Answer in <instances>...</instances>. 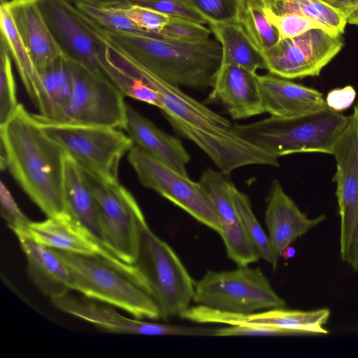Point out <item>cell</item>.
Segmentation results:
<instances>
[{
    "mask_svg": "<svg viewBox=\"0 0 358 358\" xmlns=\"http://www.w3.org/2000/svg\"><path fill=\"white\" fill-rule=\"evenodd\" d=\"M116 66L127 74L139 78L159 94L160 109L172 128L192 141L226 174L248 165L278 166V158L237 134L234 124L180 87L169 84L124 57L116 54Z\"/></svg>",
    "mask_w": 358,
    "mask_h": 358,
    "instance_id": "6da1fadb",
    "label": "cell"
},
{
    "mask_svg": "<svg viewBox=\"0 0 358 358\" xmlns=\"http://www.w3.org/2000/svg\"><path fill=\"white\" fill-rule=\"evenodd\" d=\"M0 138L1 170H9L48 217L66 213L64 149L45 133L34 115L21 103L0 126Z\"/></svg>",
    "mask_w": 358,
    "mask_h": 358,
    "instance_id": "7a4b0ae2",
    "label": "cell"
},
{
    "mask_svg": "<svg viewBox=\"0 0 358 358\" xmlns=\"http://www.w3.org/2000/svg\"><path fill=\"white\" fill-rule=\"evenodd\" d=\"M87 21L111 51L180 87L199 90L210 87L222 63V48L217 40L184 42L162 36L108 30L87 17Z\"/></svg>",
    "mask_w": 358,
    "mask_h": 358,
    "instance_id": "3957f363",
    "label": "cell"
},
{
    "mask_svg": "<svg viewBox=\"0 0 358 358\" xmlns=\"http://www.w3.org/2000/svg\"><path fill=\"white\" fill-rule=\"evenodd\" d=\"M55 250L69 269L72 289L137 319H161L157 303L133 264L111 252L80 254Z\"/></svg>",
    "mask_w": 358,
    "mask_h": 358,
    "instance_id": "277c9868",
    "label": "cell"
},
{
    "mask_svg": "<svg viewBox=\"0 0 358 358\" xmlns=\"http://www.w3.org/2000/svg\"><path fill=\"white\" fill-rule=\"evenodd\" d=\"M349 120V116L327 107L290 118L270 116L234 128L242 138L278 158L301 152L333 155Z\"/></svg>",
    "mask_w": 358,
    "mask_h": 358,
    "instance_id": "5b68a950",
    "label": "cell"
},
{
    "mask_svg": "<svg viewBox=\"0 0 358 358\" xmlns=\"http://www.w3.org/2000/svg\"><path fill=\"white\" fill-rule=\"evenodd\" d=\"M146 282L161 319L180 316L193 301L195 282L171 247L148 227L138 223L136 254L132 264Z\"/></svg>",
    "mask_w": 358,
    "mask_h": 358,
    "instance_id": "8992f818",
    "label": "cell"
},
{
    "mask_svg": "<svg viewBox=\"0 0 358 358\" xmlns=\"http://www.w3.org/2000/svg\"><path fill=\"white\" fill-rule=\"evenodd\" d=\"M34 116L82 169L105 181H118L120 160L134 145L129 136L117 128L55 122Z\"/></svg>",
    "mask_w": 358,
    "mask_h": 358,
    "instance_id": "52a82bcc",
    "label": "cell"
},
{
    "mask_svg": "<svg viewBox=\"0 0 358 358\" xmlns=\"http://www.w3.org/2000/svg\"><path fill=\"white\" fill-rule=\"evenodd\" d=\"M193 301L235 315H250L285 305L262 271L248 266L226 271H207L195 282Z\"/></svg>",
    "mask_w": 358,
    "mask_h": 358,
    "instance_id": "ba28073f",
    "label": "cell"
},
{
    "mask_svg": "<svg viewBox=\"0 0 358 358\" xmlns=\"http://www.w3.org/2000/svg\"><path fill=\"white\" fill-rule=\"evenodd\" d=\"M128 161L144 187L153 189L219 234L220 224L215 207L199 182L177 172L136 145L129 151Z\"/></svg>",
    "mask_w": 358,
    "mask_h": 358,
    "instance_id": "9c48e42d",
    "label": "cell"
},
{
    "mask_svg": "<svg viewBox=\"0 0 358 358\" xmlns=\"http://www.w3.org/2000/svg\"><path fill=\"white\" fill-rule=\"evenodd\" d=\"M95 198L106 248L133 264L137 250L138 223L144 217L132 194L118 181H105L82 169Z\"/></svg>",
    "mask_w": 358,
    "mask_h": 358,
    "instance_id": "30bf717a",
    "label": "cell"
},
{
    "mask_svg": "<svg viewBox=\"0 0 358 358\" xmlns=\"http://www.w3.org/2000/svg\"><path fill=\"white\" fill-rule=\"evenodd\" d=\"M38 2L65 60L110 80L106 58L107 47L73 4L68 0Z\"/></svg>",
    "mask_w": 358,
    "mask_h": 358,
    "instance_id": "8fae6325",
    "label": "cell"
},
{
    "mask_svg": "<svg viewBox=\"0 0 358 358\" xmlns=\"http://www.w3.org/2000/svg\"><path fill=\"white\" fill-rule=\"evenodd\" d=\"M347 128L336 143L334 180L341 217L340 253L358 271V119L354 106Z\"/></svg>",
    "mask_w": 358,
    "mask_h": 358,
    "instance_id": "7c38bea8",
    "label": "cell"
},
{
    "mask_svg": "<svg viewBox=\"0 0 358 358\" xmlns=\"http://www.w3.org/2000/svg\"><path fill=\"white\" fill-rule=\"evenodd\" d=\"M71 93L62 122L124 128V95L108 79L66 61Z\"/></svg>",
    "mask_w": 358,
    "mask_h": 358,
    "instance_id": "4fadbf2b",
    "label": "cell"
},
{
    "mask_svg": "<svg viewBox=\"0 0 358 358\" xmlns=\"http://www.w3.org/2000/svg\"><path fill=\"white\" fill-rule=\"evenodd\" d=\"M343 46L341 34L317 28L281 39L262 55L269 73L289 80L303 78L318 76Z\"/></svg>",
    "mask_w": 358,
    "mask_h": 358,
    "instance_id": "5bb4252c",
    "label": "cell"
},
{
    "mask_svg": "<svg viewBox=\"0 0 358 358\" xmlns=\"http://www.w3.org/2000/svg\"><path fill=\"white\" fill-rule=\"evenodd\" d=\"M60 310L87 321L99 329L113 334L145 336H215L217 328L159 324L131 319L113 306L103 305L69 294L51 299Z\"/></svg>",
    "mask_w": 358,
    "mask_h": 358,
    "instance_id": "9a60e30c",
    "label": "cell"
},
{
    "mask_svg": "<svg viewBox=\"0 0 358 358\" xmlns=\"http://www.w3.org/2000/svg\"><path fill=\"white\" fill-rule=\"evenodd\" d=\"M229 174L205 169L199 182L209 195L217 213L220 231L219 234L224 243L229 259L238 266H249L260 257L246 234L230 196Z\"/></svg>",
    "mask_w": 358,
    "mask_h": 358,
    "instance_id": "2e32d148",
    "label": "cell"
},
{
    "mask_svg": "<svg viewBox=\"0 0 358 358\" xmlns=\"http://www.w3.org/2000/svg\"><path fill=\"white\" fill-rule=\"evenodd\" d=\"M329 316L327 308L303 311L280 308L250 315H235L197 305L191 311V318L196 323L268 325L289 329L298 335L328 334L324 326Z\"/></svg>",
    "mask_w": 358,
    "mask_h": 358,
    "instance_id": "e0dca14e",
    "label": "cell"
},
{
    "mask_svg": "<svg viewBox=\"0 0 358 358\" xmlns=\"http://www.w3.org/2000/svg\"><path fill=\"white\" fill-rule=\"evenodd\" d=\"M325 219L324 215L308 218L285 193L278 180H273L268 191L265 211V223L273 254V269L276 268L286 248Z\"/></svg>",
    "mask_w": 358,
    "mask_h": 358,
    "instance_id": "ac0fdd59",
    "label": "cell"
},
{
    "mask_svg": "<svg viewBox=\"0 0 358 358\" xmlns=\"http://www.w3.org/2000/svg\"><path fill=\"white\" fill-rule=\"evenodd\" d=\"M210 87L211 99L218 100L234 120L264 113L257 72L235 64H221Z\"/></svg>",
    "mask_w": 358,
    "mask_h": 358,
    "instance_id": "d6986e66",
    "label": "cell"
},
{
    "mask_svg": "<svg viewBox=\"0 0 358 358\" xmlns=\"http://www.w3.org/2000/svg\"><path fill=\"white\" fill-rule=\"evenodd\" d=\"M6 6L19 36L39 73L64 57L38 0H9L6 1Z\"/></svg>",
    "mask_w": 358,
    "mask_h": 358,
    "instance_id": "ffe728a7",
    "label": "cell"
},
{
    "mask_svg": "<svg viewBox=\"0 0 358 358\" xmlns=\"http://www.w3.org/2000/svg\"><path fill=\"white\" fill-rule=\"evenodd\" d=\"M264 113L271 116L290 118L327 108L323 94L289 79L271 73L259 76Z\"/></svg>",
    "mask_w": 358,
    "mask_h": 358,
    "instance_id": "44dd1931",
    "label": "cell"
},
{
    "mask_svg": "<svg viewBox=\"0 0 358 358\" xmlns=\"http://www.w3.org/2000/svg\"><path fill=\"white\" fill-rule=\"evenodd\" d=\"M27 260L30 278L50 299L64 296L72 289L69 269L57 251L37 242L27 229L13 231Z\"/></svg>",
    "mask_w": 358,
    "mask_h": 358,
    "instance_id": "7402d4cb",
    "label": "cell"
},
{
    "mask_svg": "<svg viewBox=\"0 0 358 358\" xmlns=\"http://www.w3.org/2000/svg\"><path fill=\"white\" fill-rule=\"evenodd\" d=\"M124 129L136 145L177 172L188 176L187 166L191 160L180 140L169 135L127 104Z\"/></svg>",
    "mask_w": 358,
    "mask_h": 358,
    "instance_id": "603a6c76",
    "label": "cell"
},
{
    "mask_svg": "<svg viewBox=\"0 0 358 358\" xmlns=\"http://www.w3.org/2000/svg\"><path fill=\"white\" fill-rule=\"evenodd\" d=\"M64 195L65 213L106 248L95 198L82 168L68 155L64 162Z\"/></svg>",
    "mask_w": 358,
    "mask_h": 358,
    "instance_id": "cb8c5ba5",
    "label": "cell"
},
{
    "mask_svg": "<svg viewBox=\"0 0 358 358\" xmlns=\"http://www.w3.org/2000/svg\"><path fill=\"white\" fill-rule=\"evenodd\" d=\"M27 231L37 242L56 250L80 254L110 252L66 213L31 222Z\"/></svg>",
    "mask_w": 358,
    "mask_h": 358,
    "instance_id": "d4e9b609",
    "label": "cell"
},
{
    "mask_svg": "<svg viewBox=\"0 0 358 358\" xmlns=\"http://www.w3.org/2000/svg\"><path fill=\"white\" fill-rule=\"evenodd\" d=\"M1 38L5 42L15 63L24 86L41 117L50 119L51 103L44 88L41 75L14 25L6 6L1 0L0 6Z\"/></svg>",
    "mask_w": 358,
    "mask_h": 358,
    "instance_id": "484cf974",
    "label": "cell"
},
{
    "mask_svg": "<svg viewBox=\"0 0 358 358\" xmlns=\"http://www.w3.org/2000/svg\"><path fill=\"white\" fill-rule=\"evenodd\" d=\"M209 27L222 48L221 64H235L252 72L266 70L262 52L254 45L241 23Z\"/></svg>",
    "mask_w": 358,
    "mask_h": 358,
    "instance_id": "4316f807",
    "label": "cell"
},
{
    "mask_svg": "<svg viewBox=\"0 0 358 358\" xmlns=\"http://www.w3.org/2000/svg\"><path fill=\"white\" fill-rule=\"evenodd\" d=\"M264 11L275 15L296 14L311 18L331 34L343 33L347 20L324 0H259Z\"/></svg>",
    "mask_w": 358,
    "mask_h": 358,
    "instance_id": "83f0119b",
    "label": "cell"
},
{
    "mask_svg": "<svg viewBox=\"0 0 358 358\" xmlns=\"http://www.w3.org/2000/svg\"><path fill=\"white\" fill-rule=\"evenodd\" d=\"M40 75L51 103V117L45 119L38 115L46 120L62 122L71 93V78L65 59H59Z\"/></svg>",
    "mask_w": 358,
    "mask_h": 358,
    "instance_id": "f1b7e54d",
    "label": "cell"
},
{
    "mask_svg": "<svg viewBox=\"0 0 358 358\" xmlns=\"http://www.w3.org/2000/svg\"><path fill=\"white\" fill-rule=\"evenodd\" d=\"M228 189L241 222L259 257L273 266V254L268 236L255 217L248 196L237 189L231 180Z\"/></svg>",
    "mask_w": 358,
    "mask_h": 358,
    "instance_id": "f546056e",
    "label": "cell"
},
{
    "mask_svg": "<svg viewBox=\"0 0 358 358\" xmlns=\"http://www.w3.org/2000/svg\"><path fill=\"white\" fill-rule=\"evenodd\" d=\"M241 24L262 54L280 41L278 30L267 20L259 0H245Z\"/></svg>",
    "mask_w": 358,
    "mask_h": 358,
    "instance_id": "4dcf8cb0",
    "label": "cell"
},
{
    "mask_svg": "<svg viewBox=\"0 0 358 358\" xmlns=\"http://www.w3.org/2000/svg\"><path fill=\"white\" fill-rule=\"evenodd\" d=\"M120 5L107 6L84 1L73 3L79 12L103 29L161 36L159 34H151L141 30L122 11Z\"/></svg>",
    "mask_w": 358,
    "mask_h": 358,
    "instance_id": "1f68e13d",
    "label": "cell"
},
{
    "mask_svg": "<svg viewBox=\"0 0 358 358\" xmlns=\"http://www.w3.org/2000/svg\"><path fill=\"white\" fill-rule=\"evenodd\" d=\"M201 15L208 25L241 23L245 0H181Z\"/></svg>",
    "mask_w": 358,
    "mask_h": 358,
    "instance_id": "d6a6232c",
    "label": "cell"
},
{
    "mask_svg": "<svg viewBox=\"0 0 358 358\" xmlns=\"http://www.w3.org/2000/svg\"><path fill=\"white\" fill-rule=\"evenodd\" d=\"M110 80L125 96L145 102L159 108L162 107L157 92L139 78L131 76L119 69L106 58Z\"/></svg>",
    "mask_w": 358,
    "mask_h": 358,
    "instance_id": "836d02e7",
    "label": "cell"
},
{
    "mask_svg": "<svg viewBox=\"0 0 358 358\" xmlns=\"http://www.w3.org/2000/svg\"><path fill=\"white\" fill-rule=\"evenodd\" d=\"M0 62V126L16 111V86L12 69V58L5 42L1 38Z\"/></svg>",
    "mask_w": 358,
    "mask_h": 358,
    "instance_id": "e575fe53",
    "label": "cell"
},
{
    "mask_svg": "<svg viewBox=\"0 0 358 358\" xmlns=\"http://www.w3.org/2000/svg\"><path fill=\"white\" fill-rule=\"evenodd\" d=\"M211 33L210 29L203 24L183 18L171 17L159 34L173 40L199 43L209 40Z\"/></svg>",
    "mask_w": 358,
    "mask_h": 358,
    "instance_id": "d590c367",
    "label": "cell"
},
{
    "mask_svg": "<svg viewBox=\"0 0 358 358\" xmlns=\"http://www.w3.org/2000/svg\"><path fill=\"white\" fill-rule=\"evenodd\" d=\"M264 12L269 22L278 30L280 40L298 36L313 29L325 30L322 25L306 16L296 14L275 15L268 11Z\"/></svg>",
    "mask_w": 358,
    "mask_h": 358,
    "instance_id": "8d00e7d4",
    "label": "cell"
},
{
    "mask_svg": "<svg viewBox=\"0 0 358 358\" xmlns=\"http://www.w3.org/2000/svg\"><path fill=\"white\" fill-rule=\"evenodd\" d=\"M122 11L141 30L160 34L170 17L153 9L133 3L120 4Z\"/></svg>",
    "mask_w": 358,
    "mask_h": 358,
    "instance_id": "74e56055",
    "label": "cell"
},
{
    "mask_svg": "<svg viewBox=\"0 0 358 358\" xmlns=\"http://www.w3.org/2000/svg\"><path fill=\"white\" fill-rule=\"evenodd\" d=\"M130 3L145 6L170 17H179L203 24H208L206 19L181 0H128Z\"/></svg>",
    "mask_w": 358,
    "mask_h": 358,
    "instance_id": "f35d334b",
    "label": "cell"
},
{
    "mask_svg": "<svg viewBox=\"0 0 358 358\" xmlns=\"http://www.w3.org/2000/svg\"><path fill=\"white\" fill-rule=\"evenodd\" d=\"M1 214L13 231L27 229L31 221L21 211L7 187L0 182Z\"/></svg>",
    "mask_w": 358,
    "mask_h": 358,
    "instance_id": "ab89813d",
    "label": "cell"
},
{
    "mask_svg": "<svg viewBox=\"0 0 358 358\" xmlns=\"http://www.w3.org/2000/svg\"><path fill=\"white\" fill-rule=\"evenodd\" d=\"M298 335L294 331L277 327L241 324L217 329L216 336H272Z\"/></svg>",
    "mask_w": 358,
    "mask_h": 358,
    "instance_id": "60d3db41",
    "label": "cell"
},
{
    "mask_svg": "<svg viewBox=\"0 0 358 358\" xmlns=\"http://www.w3.org/2000/svg\"><path fill=\"white\" fill-rule=\"evenodd\" d=\"M356 91L351 85L331 90L325 99L327 106L336 111L341 112L348 108L354 102Z\"/></svg>",
    "mask_w": 358,
    "mask_h": 358,
    "instance_id": "b9f144b4",
    "label": "cell"
},
{
    "mask_svg": "<svg viewBox=\"0 0 358 358\" xmlns=\"http://www.w3.org/2000/svg\"><path fill=\"white\" fill-rule=\"evenodd\" d=\"M338 9L346 17L347 23L358 26V0H324Z\"/></svg>",
    "mask_w": 358,
    "mask_h": 358,
    "instance_id": "7bdbcfd3",
    "label": "cell"
},
{
    "mask_svg": "<svg viewBox=\"0 0 358 358\" xmlns=\"http://www.w3.org/2000/svg\"><path fill=\"white\" fill-rule=\"evenodd\" d=\"M71 3H75L78 1L88 2L94 4L102 6H116L120 4H124L129 3L128 0H68Z\"/></svg>",
    "mask_w": 358,
    "mask_h": 358,
    "instance_id": "ee69618b",
    "label": "cell"
},
{
    "mask_svg": "<svg viewBox=\"0 0 358 358\" xmlns=\"http://www.w3.org/2000/svg\"><path fill=\"white\" fill-rule=\"evenodd\" d=\"M294 255H295L294 248L289 245L283 250L281 257H282L284 259H288L289 258L293 257L294 256Z\"/></svg>",
    "mask_w": 358,
    "mask_h": 358,
    "instance_id": "f6af8a7d",
    "label": "cell"
},
{
    "mask_svg": "<svg viewBox=\"0 0 358 358\" xmlns=\"http://www.w3.org/2000/svg\"><path fill=\"white\" fill-rule=\"evenodd\" d=\"M356 109H357V119H358V101L355 104L354 106Z\"/></svg>",
    "mask_w": 358,
    "mask_h": 358,
    "instance_id": "bcb514c9",
    "label": "cell"
}]
</instances>
